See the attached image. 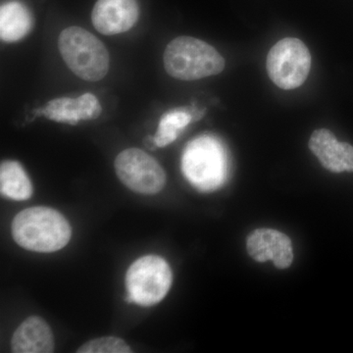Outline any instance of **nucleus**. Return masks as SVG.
Listing matches in <instances>:
<instances>
[{"mask_svg": "<svg viewBox=\"0 0 353 353\" xmlns=\"http://www.w3.org/2000/svg\"><path fill=\"white\" fill-rule=\"evenodd\" d=\"M137 0H97L92 12V22L97 32L106 36L122 34L138 22Z\"/></svg>", "mask_w": 353, "mask_h": 353, "instance_id": "nucleus-8", "label": "nucleus"}, {"mask_svg": "<svg viewBox=\"0 0 353 353\" xmlns=\"http://www.w3.org/2000/svg\"><path fill=\"white\" fill-rule=\"evenodd\" d=\"M32 28V17L24 4L10 1L0 9V37L6 43L24 38Z\"/></svg>", "mask_w": 353, "mask_h": 353, "instance_id": "nucleus-13", "label": "nucleus"}, {"mask_svg": "<svg viewBox=\"0 0 353 353\" xmlns=\"http://www.w3.org/2000/svg\"><path fill=\"white\" fill-rule=\"evenodd\" d=\"M114 166L121 182L138 194H157L166 183L161 165L139 148L123 150L116 157Z\"/></svg>", "mask_w": 353, "mask_h": 353, "instance_id": "nucleus-7", "label": "nucleus"}, {"mask_svg": "<svg viewBox=\"0 0 353 353\" xmlns=\"http://www.w3.org/2000/svg\"><path fill=\"white\" fill-rule=\"evenodd\" d=\"M78 353H129L131 347L126 341L116 336H102L88 341L77 350Z\"/></svg>", "mask_w": 353, "mask_h": 353, "instance_id": "nucleus-16", "label": "nucleus"}, {"mask_svg": "<svg viewBox=\"0 0 353 353\" xmlns=\"http://www.w3.org/2000/svg\"><path fill=\"white\" fill-rule=\"evenodd\" d=\"M11 347L15 353L53 352L54 338L52 331L41 317L31 316L16 330Z\"/></svg>", "mask_w": 353, "mask_h": 353, "instance_id": "nucleus-12", "label": "nucleus"}, {"mask_svg": "<svg viewBox=\"0 0 353 353\" xmlns=\"http://www.w3.org/2000/svg\"><path fill=\"white\" fill-rule=\"evenodd\" d=\"M267 72L272 82L283 90H294L305 82L311 68V55L301 39H281L269 51Z\"/></svg>", "mask_w": 353, "mask_h": 353, "instance_id": "nucleus-6", "label": "nucleus"}, {"mask_svg": "<svg viewBox=\"0 0 353 353\" xmlns=\"http://www.w3.org/2000/svg\"><path fill=\"white\" fill-rule=\"evenodd\" d=\"M0 190L2 196L14 201H26L32 194L29 176L20 163L3 161L0 166Z\"/></svg>", "mask_w": 353, "mask_h": 353, "instance_id": "nucleus-14", "label": "nucleus"}, {"mask_svg": "<svg viewBox=\"0 0 353 353\" xmlns=\"http://www.w3.org/2000/svg\"><path fill=\"white\" fill-rule=\"evenodd\" d=\"M165 70L173 78L196 81L220 74L225 59L210 44L192 37H179L164 51Z\"/></svg>", "mask_w": 353, "mask_h": 353, "instance_id": "nucleus-2", "label": "nucleus"}, {"mask_svg": "<svg viewBox=\"0 0 353 353\" xmlns=\"http://www.w3.org/2000/svg\"><path fill=\"white\" fill-rule=\"evenodd\" d=\"M171 285V268L163 259L155 255L141 257L127 272L128 301L154 305L166 296Z\"/></svg>", "mask_w": 353, "mask_h": 353, "instance_id": "nucleus-5", "label": "nucleus"}, {"mask_svg": "<svg viewBox=\"0 0 353 353\" xmlns=\"http://www.w3.org/2000/svg\"><path fill=\"white\" fill-rule=\"evenodd\" d=\"M309 148L323 167L333 173L353 172V146L340 143L327 129L316 130L311 134Z\"/></svg>", "mask_w": 353, "mask_h": 353, "instance_id": "nucleus-10", "label": "nucleus"}, {"mask_svg": "<svg viewBox=\"0 0 353 353\" xmlns=\"http://www.w3.org/2000/svg\"><path fill=\"white\" fill-rule=\"evenodd\" d=\"M194 111L188 108H176L168 111L162 116L153 143L157 148H165L171 145L178 138L181 132L194 118Z\"/></svg>", "mask_w": 353, "mask_h": 353, "instance_id": "nucleus-15", "label": "nucleus"}, {"mask_svg": "<svg viewBox=\"0 0 353 353\" xmlns=\"http://www.w3.org/2000/svg\"><path fill=\"white\" fill-rule=\"evenodd\" d=\"M246 248L255 261L272 260L279 269L288 268L294 259L292 241L276 230H255L246 240Z\"/></svg>", "mask_w": 353, "mask_h": 353, "instance_id": "nucleus-9", "label": "nucleus"}, {"mask_svg": "<svg viewBox=\"0 0 353 353\" xmlns=\"http://www.w3.org/2000/svg\"><path fill=\"white\" fill-rule=\"evenodd\" d=\"M185 179L201 192H212L226 182L229 160L224 145L213 136L199 137L183 152Z\"/></svg>", "mask_w": 353, "mask_h": 353, "instance_id": "nucleus-3", "label": "nucleus"}, {"mask_svg": "<svg viewBox=\"0 0 353 353\" xmlns=\"http://www.w3.org/2000/svg\"><path fill=\"white\" fill-rule=\"evenodd\" d=\"M14 240L25 250L51 253L68 245L72 230L63 215L50 208L21 211L12 222Z\"/></svg>", "mask_w": 353, "mask_h": 353, "instance_id": "nucleus-1", "label": "nucleus"}, {"mask_svg": "<svg viewBox=\"0 0 353 353\" xmlns=\"http://www.w3.org/2000/svg\"><path fill=\"white\" fill-rule=\"evenodd\" d=\"M102 111L101 103L94 94L88 92L77 97H59L48 102L41 114L54 122L77 125L80 121L94 120Z\"/></svg>", "mask_w": 353, "mask_h": 353, "instance_id": "nucleus-11", "label": "nucleus"}, {"mask_svg": "<svg viewBox=\"0 0 353 353\" xmlns=\"http://www.w3.org/2000/svg\"><path fill=\"white\" fill-rule=\"evenodd\" d=\"M58 48L65 63L79 78L97 82L108 75V50L87 30L77 26L63 30L58 39Z\"/></svg>", "mask_w": 353, "mask_h": 353, "instance_id": "nucleus-4", "label": "nucleus"}]
</instances>
